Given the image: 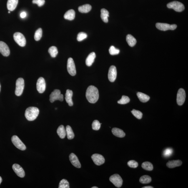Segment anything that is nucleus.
Instances as JSON below:
<instances>
[{"instance_id":"nucleus-1","label":"nucleus","mask_w":188,"mask_h":188,"mask_svg":"<svg viewBox=\"0 0 188 188\" xmlns=\"http://www.w3.org/2000/svg\"><path fill=\"white\" fill-rule=\"evenodd\" d=\"M86 97L89 102L92 104L95 103L99 98L98 90L95 86H90L86 90Z\"/></svg>"},{"instance_id":"nucleus-2","label":"nucleus","mask_w":188,"mask_h":188,"mask_svg":"<svg viewBox=\"0 0 188 188\" xmlns=\"http://www.w3.org/2000/svg\"><path fill=\"white\" fill-rule=\"evenodd\" d=\"M39 110L37 108L31 107L26 109L25 116L26 119L29 121H33L35 119L39 114Z\"/></svg>"},{"instance_id":"nucleus-3","label":"nucleus","mask_w":188,"mask_h":188,"mask_svg":"<svg viewBox=\"0 0 188 188\" xmlns=\"http://www.w3.org/2000/svg\"><path fill=\"white\" fill-rule=\"evenodd\" d=\"M24 80L22 78H19L17 79L16 83V89L15 94L16 96H20L21 95L24 91Z\"/></svg>"},{"instance_id":"nucleus-4","label":"nucleus","mask_w":188,"mask_h":188,"mask_svg":"<svg viewBox=\"0 0 188 188\" xmlns=\"http://www.w3.org/2000/svg\"><path fill=\"white\" fill-rule=\"evenodd\" d=\"M167 6L169 9H174L177 12H181L185 9L184 5L182 3L177 1H174L170 3L167 5Z\"/></svg>"},{"instance_id":"nucleus-5","label":"nucleus","mask_w":188,"mask_h":188,"mask_svg":"<svg viewBox=\"0 0 188 188\" xmlns=\"http://www.w3.org/2000/svg\"><path fill=\"white\" fill-rule=\"evenodd\" d=\"M64 100V96L61 94V91L59 90H54L50 95V101L52 103L56 100L62 101Z\"/></svg>"},{"instance_id":"nucleus-6","label":"nucleus","mask_w":188,"mask_h":188,"mask_svg":"<svg viewBox=\"0 0 188 188\" xmlns=\"http://www.w3.org/2000/svg\"><path fill=\"white\" fill-rule=\"evenodd\" d=\"M14 41L19 46L24 47L26 45V41L24 35L21 33L16 32L13 35Z\"/></svg>"},{"instance_id":"nucleus-7","label":"nucleus","mask_w":188,"mask_h":188,"mask_svg":"<svg viewBox=\"0 0 188 188\" xmlns=\"http://www.w3.org/2000/svg\"><path fill=\"white\" fill-rule=\"evenodd\" d=\"M109 180L116 187L119 188L122 185L123 180L119 174H115L111 176Z\"/></svg>"},{"instance_id":"nucleus-8","label":"nucleus","mask_w":188,"mask_h":188,"mask_svg":"<svg viewBox=\"0 0 188 188\" xmlns=\"http://www.w3.org/2000/svg\"><path fill=\"white\" fill-rule=\"evenodd\" d=\"M11 140L13 144L18 149L21 150L22 151H24L26 149V146L17 136H13Z\"/></svg>"},{"instance_id":"nucleus-9","label":"nucleus","mask_w":188,"mask_h":188,"mask_svg":"<svg viewBox=\"0 0 188 188\" xmlns=\"http://www.w3.org/2000/svg\"><path fill=\"white\" fill-rule=\"evenodd\" d=\"M156 28L162 31H167L168 30H174L177 27L176 24H169L165 23H157L156 24Z\"/></svg>"},{"instance_id":"nucleus-10","label":"nucleus","mask_w":188,"mask_h":188,"mask_svg":"<svg viewBox=\"0 0 188 188\" xmlns=\"http://www.w3.org/2000/svg\"><path fill=\"white\" fill-rule=\"evenodd\" d=\"M67 69L68 72L71 75H75L76 73L75 66L72 58H70L68 60Z\"/></svg>"},{"instance_id":"nucleus-11","label":"nucleus","mask_w":188,"mask_h":188,"mask_svg":"<svg viewBox=\"0 0 188 188\" xmlns=\"http://www.w3.org/2000/svg\"><path fill=\"white\" fill-rule=\"evenodd\" d=\"M186 98V93L184 89L182 88L180 89L177 94V102L179 106H182L185 101Z\"/></svg>"},{"instance_id":"nucleus-12","label":"nucleus","mask_w":188,"mask_h":188,"mask_svg":"<svg viewBox=\"0 0 188 188\" xmlns=\"http://www.w3.org/2000/svg\"><path fill=\"white\" fill-rule=\"evenodd\" d=\"M37 89L39 93L42 94L46 89V83L45 79L42 77L39 78L36 84Z\"/></svg>"},{"instance_id":"nucleus-13","label":"nucleus","mask_w":188,"mask_h":188,"mask_svg":"<svg viewBox=\"0 0 188 188\" xmlns=\"http://www.w3.org/2000/svg\"><path fill=\"white\" fill-rule=\"evenodd\" d=\"M117 70L115 66H111L109 68L108 73V78L109 81L111 82L115 81L117 77Z\"/></svg>"},{"instance_id":"nucleus-14","label":"nucleus","mask_w":188,"mask_h":188,"mask_svg":"<svg viewBox=\"0 0 188 188\" xmlns=\"http://www.w3.org/2000/svg\"><path fill=\"white\" fill-rule=\"evenodd\" d=\"M91 158L96 165L100 166L104 164L105 159L103 156L100 154H95L91 156Z\"/></svg>"},{"instance_id":"nucleus-15","label":"nucleus","mask_w":188,"mask_h":188,"mask_svg":"<svg viewBox=\"0 0 188 188\" xmlns=\"http://www.w3.org/2000/svg\"><path fill=\"white\" fill-rule=\"evenodd\" d=\"M0 52L5 56H8L10 54L9 46L2 41H0Z\"/></svg>"},{"instance_id":"nucleus-16","label":"nucleus","mask_w":188,"mask_h":188,"mask_svg":"<svg viewBox=\"0 0 188 188\" xmlns=\"http://www.w3.org/2000/svg\"><path fill=\"white\" fill-rule=\"evenodd\" d=\"M13 170L17 174V176L21 178H23L25 176V172L24 170L19 165L14 164L12 166Z\"/></svg>"},{"instance_id":"nucleus-17","label":"nucleus","mask_w":188,"mask_h":188,"mask_svg":"<svg viewBox=\"0 0 188 188\" xmlns=\"http://www.w3.org/2000/svg\"><path fill=\"white\" fill-rule=\"evenodd\" d=\"M70 161L71 164H72L74 167L79 168L81 167V164L80 163L78 159L77 156H76L73 153L70 155L69 156Z\"/></svg>"},{"instance_id":"nucleus-18","label":"nucleus","mask_w":188,"mask_h":188,"mask_svg":"<svg viewBox=\"0 0 188 188\" xmlns=\"http://www.w3.org/2000/svg\"><path fill=\"white\" fill-rule=\"evenodd\" d=\"M73 95L72 91L69 89L67 90L65 98L66 102L68 103L70 106H72L73 105L72 100Z\"/></svg>"},{"instance_id":"nucleus-19","label":"nucleus","mask_w":188,"mask_h":188,"mask_svg":"<svg viewBox=\"0 0 188 188\" xmlns=\"http://www.w3.org/2000/svg\"><path fill=\"white\" fill-rule=\"evenodd\" d=\"M18 3V0H8L7 6L8 10L12 11L16 9Z\"/></svg>"},{"instance_id":"nucleus-20","label":"nucleus","mask_w":188,"mask_h":188,"mask_svg":"<svg viewBox=\"0 0 188 188\" xmlns=\"http://www.w3.org/2000/svg\"><path fill=\"white\" fill-rule=\"evenodd\" d=\"M96 57L95 53L93 52L90 53L86 58V62L88 66H91L94 63Z\"/></svg>"},{"instance_id":"nucleus-21","label":"nucleus","mask_w":188,"mask_h":188,"mask_svg":"<svg viewBox=\"0 0 188 188\" xmlns=\"http://www.w3.org/2000/svg\"><path fill=\"white\" fill-rule=\"evenodd\" d=\"M182 161L180 160L169 161L167 164V166L170 168H173L182 165Z\"/></svg>"},{"instance_id":"nucleus-22","label":"nucleus","mask_w":188,"mask_h":188,"mask_svg":"<svg viewBox=\"0 0 188 188\" xmlns=\"http://www.w3.org/2000/svg\"><path fill=\"white\" fill-rule=\"evenodd\" d=\"M112 132L114 136L119 138H123L126 136L125 133L122 130L118 128H113L112 129Z\"/></svg>"},{"instance_id":"nucleus-23","label":"nucleus","mask_w":188,"mask_h":188,"mask_svg":"<svg viewBox=\"0 0 188 188\" xmlns=\"http://www.w3.org/2000/svg\"><path fill=\"white\" fill-rule=\"evenodd\" d=\"M75 12L74 10L71 9L67 12L64 14V18L65 19L73 20L75 18Z\"/></svg>"},{"instance_id":"nucleus-24","label":"nucleus","mask_w":188,"mask_h":188,"mask_svg":"<svg viewBox=\"0 0 188 188\" xmlns=\"http://www.w3.org/2000/svg\"><path fill=\"white\" fill-rule=\"evenodd\" d=\"M57 134L61 139H64L66 135V129L63 125L60 126L57 130Z\"/></svg>"},{"instance_id":"nucleus-25","label":"nucleus","mask_w":188,"mask_h":188,"mask_svg":"<svg viewBox=\"0 0 188 188\" xmlns=\"http://www.w3.org/2000/svg\"><path fill=\"white\" fill-rule=\"evenodd\" d=\"M126 40L129 45L131 47H133L136 44L137 40L132 35H128L126 37Z\"/></svg>"},{"instance_id":"nucleus-26","label":"nucleus","mask_w":188,"mask_h":188,"mask_svg":"<svg viewBox=\"0 0 188 188\" xmlns=\"http://www.w3.org/2000/svg\"><path fill=\"white\" fill-rule=\"evenodd\" d=\"M92 9V6L89 4H86L79 7L78 10L81 13H87Z\"/></svg>"},{"instance_id":"nucleus-27","label":"nucleus","mask_w":188,"mask_h":188,"mask_svg":"<svg viewBox=\"0 0 188 188\" xmlns=\"http://www.w3.org/2000/svg\"><path fill=\"white\" fill-rule=\"evenodd\" d=\"M101 17L104 22L107 23L109 20L108 18L109 17V13L107 10L102 9L101 10Z\"/></svg>"},{"instance_id":"nucleus-28","label":"nucleus","mask_w":188,"mask_h":188,"mask_svg":"<svg viewBox=\"0 0 188 188\" xmlns=\"http://www.w3.org/2000/svg\"><path fill=\"white\" fill-rule=\"evenodd\" d=\"M137 96L140 100L141 102H146L149 101L150 99V97L149 96L147 95L144 93L138 92L137 93Z\"/></svg>"},{"instance_id":"nucleus-29","label":"nucleus","mask_w":188,"mask_h":188,"mask_svg":"<svg viewBox=\"0 0 188 188\" xmlns=\"http://www.w3.org/2000/svg\"><path fill=\"white\" fill-rule=\"evenodd\" d=\"M66 130L68 139L71 140L74 138L75 135L71 126H67Z\"/></svg>"},{"instance_id":"nucleus-30","label":"nucleus","mask_w":188,"mask_h":188,"mask_svg":"<svg viewBox=\"0 0 188 188\" xmlns=\"http://www.w3.org/2000/svg\"><path fill=\"white\" fill-rule=\"evenodd\" d=\"M152 181L151 178L149 176L144 175L140 177L139 179L140 182L143 184H149Z\"/></svg>"},{"instance_id":"nucleus-31","label":"nucleus","mask_w":188,"mask_h":188,"mask_svg":"<svg viewBox=\"0 0 188 188\" xmlns=\"http://www.w3.org/2000/svg\"><path fill=\"white\" fill-rule=\"evenodd\" d=\"M48 52L51 57L52 58H55L58 53L57 48L54 46H51Z\"/></svg>"},{"instance_id":"nucleus-32","label":"nucleus","mask_w":188,"mask_h":188,"mask_svg":"<svg viewBox=\"0 0 188 188\" xmlns=\"http://www.w3.org/2000/svg\"><path fill=\"white\" fill-rule=\"evenodd\" d=\"M141 167L144 169L148 171H152L153 169V164L151 162H145L143 163Z\"/></svg>"},{"instance_id":"nucleus-33","label":"nucleus","mask_w":188,"mask_h":188,"mask_svg":"<svg viewBox=\"0 0 188 188\" xmlns=\"http://www.w3.org/2000/svg\"><path fill=\"white\" fill-rule=\"evenodd\" d=\"M42 36V30L40 28L38 29L35 34L34 39L36 41H39Z\"/></svg>"},{"instance_id":"nucleus-34","label":"nucleus","mask_w":188,"mask_h":188,"mask_svg":"<svg viewBox=\"0 0 188 188\" xmlns=\"http://www.w3.org/2000/svg\"><path fill=\"white\" fill-rule=\"evenodd\" d=\"M59 188H69V183L65 179H63L60 182Z\"/></svg>"},{"instance_id":"nucleus-35","label":"nucleus","mask_w":188,"mask_h":188,"mask_svg":"<svg viewBox=\"0 0 188 188\" xmlns=\"http://www.w3.org/2000/svg\"><path fill=\"white\" fill-rule=\"evenodd\" d=\"M130 101V99L129 97L125 96H123L121 99L118 101L117 102L120 104H126L128 103Z\"/></svg>"},{"instance_id":"nucleus-36","label":"nucleus","mask_w":188,"mask_h":188,"mask_svg":"<svg viewBox=\"0 0 188 188\" xmlns=\"http://www.w3.org/2000/svg\"><path fill=\"white\" fill-rule=\"evenodd\" d=\"M173 152V150L170 148H167L164 150L163 152V155L164 157H168L170 156Z\"/></svg>"},{"instance_id":"nucleus-37","label":"nucleus","mask_w":188,"mask_h":188,"mask_svg":"<svg viewBox=\"0 0 188 188\" xmlns=\"http://www.w3.org/2000/svg\"><path fill=\"white\" fill-rule=\"evenodd\" d=\"M109 54L111 55H115L119 54V49H116L113 46H111L110 48L109 49Z\"/></svg>"},{"instance_id":"nucleus-38","label":"nucleus","mask_w":188,"mask_h":188,"mask_svg":"<svg viewBox=\"0 0 188 188\" xmlns=\"http://www.w3.org/2000/svg\"><path fill=\"white\" fill-rule=\"evenodd\" d=\"M101 126L100 123L98 121L96 120L94 121L92 124V128L94 130L97 131L100 129Z\"/></svg>"},{"instance_id":"nucleus-39","label":"nucleus","mask_w":188,"mask_h":188,"mask_svg":"<svg viewBox=\"0 0 188 188\" xmlns=\"http://www.w3.org/2000/svg\"><path fill=\"white\" fill-rule=\"evenodd\" d=\"M131 113L133 115L138 119H141L142 118L143 113L140 111L133 109V110L131 111Z\"/></svg>"},{"instance_id":"nucleus-40","label":"nucleus","mask_w":188,"mask_h":188,"mask_svg":"<svg viewBox=\"0 0 188 188\" xmlns=\"http://www.w3.org/2000/svg\"><path fill=\"white\" fill-rule=\"evenodd\" d=\"M87 34L84 32H80L77 35V40L78 41H80L83 40L87 37Z\"/></svg>"},{"instance_id":"nucleus-41","label":"nucleus","mask_w":188,"mask_h":188,"mask_svg":"<svg viewBox=\"0 0 188 188\" xmlns=\"http://www.w3.org/2000/svg\"><path fill=\"white\" fill-rule=\"evenodd\" d=\"M128 165L129 167L134 168H137L138 166V162L134 160H130L128 162Z\"/></svg>"},{"instance_id":"nucleus-42","label":"nucleus","mask_w":188,"mask_h":188,"mask_svg":"<svg viewBox=\"0 0 188 188\" xmlns=\"http://www.w3.org/2000/svg\"><path fill=\"white\" fill-rule=\"evenodd\" d=\"M33 4H37L39 7L42 6L45 4V0H33Z\"/></svg>"},{"instance_id":"nucleus-43","label":"nucleus","mask_w":188,"mask_h":188,"mask_svg":"<svg viewBox=\"0 0 188 188\" xmlns=\"http://www.w3.org/2000/svg\"><path fill=\"white\" fill-rule=\"evenodd\" d=\"M20 16L21 18H26V12H21V13L20 15Z\"/></svg>"},{"instance_id":"nucleus-44","label":"nucleus","mask_w":188,"mask_h":188,"mask_svg":"<svg viewBox=\"0 0 188 188\" xmlns=\"http://www.w3.org/2000/svg\"><path fill=\"white\" fill-rule=\"evenodd\" d=\"M153 188L154 187H152V186H145V187H143V188Z\"/></svg>"},{"instance_id":"nucleus-45","label":"nucleus","mask_w":188,"mask_h":188,"mask_svg":"<svg viewBox=\"0 0 188 188\" xmlns=\"http://www.w3.org/2000/svg\"><path fill=\"white\" fill-rule=\"evenodd\" d=\"M2 178L0 176V184H1V183L2 182Z\"/></svg>"},{"instance_id":"nucleus-46","label":"nucleus","mask_w":188,"mask_h":188,"mask_svg":"<svg viewBox=\"0 0 188 188\" xmlns=\"http://www.w3.org/2000/svg\"><path fill=\"white\" fill-rule=\"evenodd\" d=\"M92 188H98V187H96V186H94V187H92Z\"/></svg>"},{"instance_id":"nucleus-47","label":"nucleus","mask_w":188,"mask_h":188,"mask_svg":"<svg viewBox=\"0 0 188 188\" xmlns=\"http://www.w3.org/2000/svg\"><path fill=\"white\" fill-rule=\"evenodd\" d=\"M1 84H0V91H1Z\"/></svg>"},{"instance_id":"nucleus-48","label":"nucleus","mask_w":188,"mask_h":188,"mask_svg":"<svg viewBox=\"0 0 188 188\" xmlns=\"http://www.w3.org/2000/svg\"><path fill=\"white\" fill-rule=\"evenodd\" d=\"M8 13H10V11L9 12H8Z\"/></svg>"}]
</instances>
